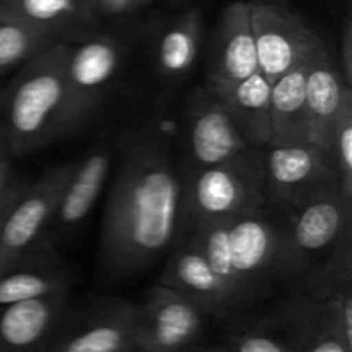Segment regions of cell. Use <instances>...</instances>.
<instances>
[{"mask_svg": "<svg viewBox=\"0 0 352 352\" xmlns=\"http://www.w3.org/2000/svg\"><path fill=\"white\" fill-rule=\"evenodd\" d=\"M184 227V167L158 136H140L122 151L100 237L107 275L131 277L151 267Z\"/></svg>", "mask_w": 352, "mask_h": 352, "instance_id": "1", "label": "cell"}, {"mask_svg": "<svg viewBox=\"0 0 352 352\" xmlns=\"http://www.w3.org/2000/svg\"><path fill=\"white\" fill-rule=\"evenodd\" d=\"M69 45L54 43L19 67L3 98V124L9 151L17 157L34 153L64 138L65 62Z\"/></svg>", "mask_w": 352, "mask_h": 352, "instance_id": "2", "label": "cell"}, {"mask_svg": "<svg viewBox=\"0 0 352 352\" xmlns=\"http://www.w3.org/2000/svg\"><path fill=\"white\" fill-rule=\"evenodd\" d=\"M133 48L134 38L109 24L86 40L69 45L65 136L85 127L112 96L126 72Z\"/></svg>", "mask_w": 352, "mask_h": 352, "instance_id": "3", "label": "cell"}, {"mask_svg": "<svg viewBox=\"0 0 352 352\" xmlns=\"http://www.w3.org/2000/svg\"><path fill=\"white\" fill-rule=\"evenodd\" d=\"M267 205L261 150L184 170V226L223 222Z\"/></svg>", "mask_w": 352, "mask_h": 352, "instance_id": "4", "label": "cell"}, {"mask_svg": "<svg viewBox=\"0 0 352 352\" xmlns=\"http://www.w3.org/2000/svg\"><path fill=\"white\" fill-rule=\"evenodd\" d=\"M227 250L237 291L253 306L275 282H284V215L270 206L226 220Z\"/></svg>", "mask_w": 352, "mask_h": 352, "instance_id": "5", "label": "cell"}, {"mask_svg": "<svg viewBox=\"0 0 352 352\" xmlns=\"http://www.w3.org/2000/svg\"><path fill=\"white\" fill-rule=\"evenodd\" d=\"M267 206L292 212L325 192L340 188L332 158L311 143L268 144L261 150Z\"/></svg>", "mask_w": 352, "mask_h": 352, "instance_id": "6", "label": "cell"}, {"mask_svg": "<svg viewBox=\"0 0 352 352\" xmlns=\"http://www.w3.org/2000/svg\"><path fill=\"white\" fill-rule=\"evenodd\" d=\"M74 167L67 162L47 170L12 206L0 237V275L52 251L48 227Z\"/></svg>", "mask_w": 352, "mask_h": 352, "instance_id": "7", "label": "cell"}, {"mask_svg": "<svg viewBox=\"0 0 352 352\" xmlns=\"http://www.w3.org/2000/svg\"><path fill=\"white\" fill-rule=\"evenodd\" d=\"M181 140L184 170L223 164L251 150L222 100L206 85L196 86L186 100Z\"/></svg>", "mask_w": 352, "mask_h": 352, "instance_id": "8", "label": "cell"}, {"mask_svg": "<svg viewBox=\"0 0 352 352\" xmlns=\"http://www.w3.org/2000/svg\"><path fill=\"white\" fill-rule=\"evenodd\" d=\"M210 318L205 309L168 285L157 284L136 305V352H186L196 346Z\"/></svg>", "mask_w": 352, "mask_h": 352, "instance_id": "9", "label": "cell"}, {"mask_svg": "<svg viewBox=\"0 0 352 352\" xmlns=\"http://www.w3.org/2000/svg\"><path fill=\"white\" fill-rule=\"evenodd\" d=\"M251 28L256 45L258 72L270 85L308 60L322 41L298 12L277 0L251 2Z\"/></svg>", "mask_w": 352, "mask_h": 352, "instance_id": "10", "label": "cell"}, {"mask_svg": "<svg viewBox=\"0 0 352 352\" xmlns=\"http://www.w3.org/2000/svg\"><path fill=\"white\" fill-rule=\"evenodd\" d=\"M329 306L296 294L227 342L230 352H308L327 318Z\"/></svg>", "mask_w": 352, "mask_h": 352, "instance_id": "11", "label": "cell"}, {"mask_svg": "<svg viewBox=\"0 0 352 352\" xmlns=\"http://www.w3.org/2000/svg\"><path fill=\"white\" fill-rule=\"evenodd\" d=\"M205 19L199 7H189L148 28L143 40L151 72L167 88L182 85L195 71L203 45Z\"/></svg>", "mask_w": 352, "mask_h": 352, "instance_id": "12", "label": "cell"}, {"mask_svg": "<svg viewBox=\"0 0 352 352\" xmlns=\"http://www.w3.org/2000/svg\"><path fill=\"white\" fill-rule=\"evenodd\" d=\"M206 52V78L203 85L213 91L230 88L258 72L251 2L236 0L226 6Z\"/></svg>", "mask_w": 352, "mask_h": 352, "instance_id": "13", "label": "cell"}, {"mask_svg": "<svg viewBox=\"0 0 352 352\" xmlns=\"http://www.w3.org/2000/svg\"><path fill=\"white\" fill-rule=\"evenodd\" d=\"M116 150L112 140L103 138L79 160H76L74 170L62 191L57 210L48 227V243L54 244L55 241H64L78 234L95 208L109 175L112 174Z\"/></svg>", "mask_w": 352, "mask_h": 352, "instance_id": "14", "label": "cell"}, {"mask_svg": "<svg viewBox=\"0 0 352 352\" xmlns=\"http://www.w3.org/2000/svg\"><path fill=\"white\" fill-rule=\"evenodd\" d=\"M136 305L109 301L88 315L58 329L41 352H131L134 351Z\"/></svg>", "mask_w": 352, "mask_h": 352, "instance_id": "15", "label": "cell"}, {"mask_svg": "<svg viewBox=\"0 0 352 352\" xmlns=\"http://www.w3.org/2000/svg\"><path fill=\"white\" fill-rule=\"evenodd\" d=\"M69 313V291L0 306V352H41Z\"/></svg>", "mask_w": 352, "mask_h": 352, "instance_id": "16", "label": "cell"}, {"mask_svg": "<svg viewBox=\"0 0 352 352\" xmlns=\"http://www.w3.org/2000/svg\"><path fill=\"white\" fill-rule=\"evenodd\" d=\"M158 284L184 292L213 318L229 320L241 315L230 292L205 256L182 236L168 251V260Z\"/></svg>", "mask_w": 352, "mask_h": 352, "instance_id": "17", "label": "cell"}, {"mask_svg": "<svg viewBox=\"0 0 352 352\" xmlns=\"http://www.w3.org/2000/svg\"><path fill=\"white\" fill-rule=\"evenodd\" d=\"M352 88L346 85L337 58L325 41H320L306 64V109H308L309 143L329 155L332 131L346 96ZM330 157V155H329Z\"/></svg>", "mask_w": 352, "mask_h": 352, "instance_id": "18", "label": "cell"}, {"mask_svg": "<svg viewBox=\"0 0 352 352\" xmlns=\"http://www.w3.org/2000/svg\"><path fill=\"white\" fill-rule=\"evenodd\" d=\"M0 12L38 28L55 43H78L107 26L88 0H0Z\"/></svg>", "mask_w": 352, "mask_h": 352, "instance_id": "19", "label": "cell"}, {"mask_svg": "<svg viewBox=\"0 0 352 352\" xmlns=\"http://www.w3.org/2000/svg\"><path fill=\"white\" fill-rule=\"evenodd\" d=\"M270 91L272 85L260 72L230 88L213 91L222 100L243 140L256 150L270 144Z\"/></svg>", "mask_w": 352, "mask_h": 352, "instance_id": "20", "label": "cell"}, {"mask_svg": "<svg viewBox=\"0 0 352 352\" xmlns=\"http://www.w3.org/2000/svg\"><path fill=\"white\" fill-rule=\"evenodd\" d=\"M306 64H299L272 82L270 144L309 143L306 109Z\"/></svg>", "mask_w": 352, "mask_h": 352, "instance_id": "21", "label": "cell"}, {"mask_svg": "<svg viewBox=\"0 0 352 352\" xmlns=\"http://www.w3.org/2000/svg\"><path fill=\"white\" fill-rule=\"evenodd\" d=\"M50 253L47 251L0 275V306L71 289V274L62 265L50 261Z\"/></svg>", "mask_w": 352, "mask_h": 352, "instance_id": "22", "label": "cell"}, {"mask_svg": "<svg viewBox=\"0 0 352 352\" xmlns=\"http://www.w3.org/2000/svg\"><path fill=\"white\" fill-rule=\"evenodd\" d=\"M55 41L38 28L0 12V74L21 67Z\"/></svg>", "mask_w": 352, "mask_h": 352, "instance_id": "23", "label": "cell"}, {"mask_svg": "<svg viewBox=\"0 0 352 352\" xmlns=\"http://www.w3.org/2000/svg\"><path fill=\"white\" fill-rule=\"evenodd\" d=\"M329 155L340 177L344 195L352 198V93L346 96L337 116Z\"/></svg>", "mask_w": 352, "mask_h": 352, "instance_id": "24", "label": "cell"}, {"mask_svg": "<svg viewBox=\"0 0 352 352\" xmlns=\"http://www.w3.org/2000/svg\"><path fill=\"white\" fill-rule=\"evenodd\" d=\"M325 302L329 306L327 318L322 329L316 333L315 340L309 346L308 352H352V337L344 333L339 322H337L332 306L329 301Z\"/></svg>", "mask_w": 352, "mask_h": 352, "instance_id": "25", "label": "cell"}, {"mask_svg": "<svg viewBox=\"0 0 352 352\" xmlns=\"http://www.w3.org/2000/svg\"><path fill=\"white\" fill-rule=\"evenodd\" d=\"M151 0H88L89 7L95 10L96 16L107 24L112 21L127 19L134 14L140 12L146 6H150Z\"/></svg>", "mask_w": 352, "mask_h": 352, "instance_id": "26", "label": "cell"}, {"mask_svg": "<svg viewBox=\"0 0 352 352\" xmlns=\"http://www.w3.org/2000/svg\"><path fill=\"white\" fill-rule=\"evenodd\" d=\"M337 64H339L342 78L346 85L352 88V9L351 3H347L344 9L342 17V31H340L339 55H337Z\"/></svg>", "mask_w": 352, "mask_h": 352, "instance_id": "27", "label": "cell"}, {"mask_svg": "<svg viewBox=\"0 0 352 352\" xmlns=\"http://www.w3.org/2000/svg\"><path fill=\"white\" fill-rule=\"evenodd\" d=\"M30 182L21 181V179H16L14 175H10V179L7 181L6 188L0 192V237H2L3 226H6V220L9 217L10 210L16 205L17 199L23 196V192L26 191Z\"/></svg>", "mask_w": 352, "mask_h": 352, "instance_id": "28", "label": "cell"}, {"mask_svg": "<svg viewBox=\"0 0 352 352\" xmlns=\"http://www.w3.org/2000/svg\"><path fill=\"white\" fill-rule=\"evenodd\" d=\"M12 165H10V158L6 157L2 162H0V192L3 191V188H6L7 181L10 179V175H12Z\"/></svg>", "mask_w": 352, "mask_h": 352, "instance_id": "29", "label": "cell"}, {"mask_svg": "<svg viewBox=\"0 0 352 352\" xmlns=\"http://www.w3.org/2000/svg\"><path fill=\"white\" fill-rule=\"evenodd\" d=\"M9 141H7V129L6 124H3V119L0 117V162L6 157H9Z\"/></svg>", "mask_w": 352, "mask_h": 352, "instance_id": "30", "label": "cell"}, {"mask_svg": "<svg viewBox=\"0 0 352 352\" xmlns=\"http://www.w3.org/2000/svg\"><path fill=\"white\" fill-rule=\"evenodd\" d=\"M186 352H230L226 346L223 347H199V346H192L191 349H188Z\"/></svg>", "mask_w": 352, "mask_h": 352, "instance_id": "31", "label": "cell"}, {"mask_svg": "<svg viewBox=\"0 0 352 352\" xmlns=\"http://www.w3.org/2000/svg\"><path fill=\"white\" fill-rule=\"evenodd\" d=\"M170 2H174V3H186V2H189V0H170Z\"/></svg>", "mask_w": 352, "mask_h": 352, "instance_id": "32", "label": "cell"}, {"mask_svg": "<svg viewBox=\"0 0 352 352\" xmlns=\"http://www.w3.org/2000/svg\"><path fill=\"white\" fill-rule=\"evenodd\" d=\"M131 352H136V351H131Z\"/></svg>", "mask_w": 352, "mask_h": 352, "instance_id": "33", "label": "cell"}]
</instances>
